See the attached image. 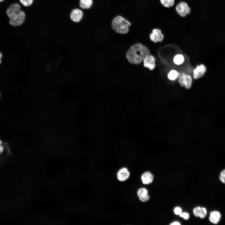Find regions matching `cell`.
<instances>
[{
	"label": "cell",
	"mask_w": 225,
	"mask_h": 225,
	"mask_svg": "<svg viewBox=\"0 0 225 225\" xmlns=\"http://www.w3.org/2000/svg\"><path fill=\"white\" fill-rule=\"evenodd\" d=\"M93 4V0H80L79 6L83 9L90 8Z\"/></svg>",
	"instance_id": "14"
},
{
	"label": "cell",
	"mask_w": 225,
	"mask_h": 225,
	"mask_svg": "<svg viewBox=\"0 0 225 225\" xmlns=\"http://www.w3.org/2000/svg\"><path fill=\"white\" fill-rule=\"evenodd\" d=\"M149 55L150 51L146 46L137 43L129 48L126 54V57L129 62L138 64L140 63Z\"/></svg>",
	"instance_id": "1"
},
{
	"label": "cell",
	"mask_w": 225,
	"mask_h": 225,
	"mask_svg": "<svg viewBox=\"0 0 225 225\" xmlns=\"http://www.w3.org/2000/svg\"><path fill=\"white\" fill-rule=\"evenodd\" d=\"M2 144V142L0 140V154L2 153L4 150V147Z\"/></svg>",
	"instance_id": "26"
},
{
	"label": "cell",
	"mask_w": 225,
	"mask_h": 225,
	"mask_svg": "<svg viewBox=\"0 0 225 225\" xmlns=\"http://www.w3.org/2000/svg\"><path fill=\"white\" fill-rule=\"evenodd\" d=\"M21 3L25 7H28L31 5L33 2V0H19Z\"/></svg>",
	"instance_id": "19"
},
{
	"label": "cell",
	"mask_w": 225,
	"mask_h": 225,
	"mask_svg": "<svg viewBox=\"0 0 225 225\" xmlns=\"http://www.w3.org/2000/svg\"><path fill=\"white\" fill-rule=\"evenodd\" d=\"M25 17L24 12L21 10L17 13L9 18V23L13 26H19L24 22Z\"/></svg>",
	"instance_id": "3"
},
{
	"label": "cell",
	"mask_w": 225,
	"mask_h": 225,
	"mask_svg": "<svg viewBox=\"0 0 225 225\" xmlns=\"http://www.w3.org/2000/svg\"><path fill=\"white\" fill-rule=\"evenodd\" d=\"M131 23L122 16L118 15L112 20L111 26L113 29L116 32L122 34H125L129 31V27Z\"/></svg>",
	"instance_id": "2"
},
{
	"label": "cell",
	"mask_w": 225,
	"mask_h": 225,
	"mask_svg": "<svg viewBox=\"0 0 225 225\" xmlns=\"http://www.w3.org/2000/svg\"><path fill=\"white\" fill-rule=\"evenodd\" d=\"M150 38L154 42H160L163 40L164 35L160 29L154 28L150 34Z\"/></svg>",
	"instance_id": "6"
},
{
	"label": "cell",
	"mask_w": 225,
	"mask_h": 225,
	"mask_svg": "<svg viewBox=\"0 0 225 225\" xmlns=\"http://www.w3.org/2000/svg\"><path fill=\"white\" fill-rule=\"evenodd\" d=\"M207 70L206 68L203 64L198 65L193 70V77L194 79H199L203 77Z\"/></svg>",
	"instance_id": "7"
},
{
	"label": "cell",
	"mask_w": 225,
	"mask_h": 225,
	"mask_svg": "<svg viewBox=\"0 0 225 225\" xmlns=\"http://www.w3.org/2000/svg\"><path fill=\"white\" fill-rule=\"evenodd\" d=\"M219 179L223 183L225 184V169L223 170L220 173Z\"/></svg>",
	"instance_id": "22"
},
{
	"label": "cell",
	"mask_w": 225,
	"mask_h": 225,
	"mask_svg": "<svg viewBox=\"0 0 225 225\" xmlns=\"http://www.w3.org/2000/svg\"><path fill=\"white\" fill-rule=\"evenodd\" d=\"M182 209L179 207H176L174 209V212L177 215H179L182 212Z\"/></svg>",
	"instance_id": "25"
},
{
	"label": "cell",
	"mask_w": 225,
	"mask_h": 225,
	"mask_svg": "<svg viewBox=\"0 0 225 225\" xmlns=\"http://www.w3.org/2000/svg\"><path fill=\"white\" fill-rule=\"evenodd\" d=\"M179 73L175 70H172L169 71L168 74V79L171 81H174L177 78Z\"/></svg>",
	"instance_id": "15"
},
{
	"label": "cell",
	"mask_w": 225,
	"mask_h": 225,
	"mask_svg": "<svg viewBox=\"0 0 225 225\" xmlns=\"http://www.w3.org/2000/svg\"><path fill=\"white\" fill-rule=\"evenodd\" d=\"M2 57V54L1 53V52H0V64H1V58Z\"/></svg>",
	"instance_id": "28"
},
{
	"label": "cell",
	"mask_w": 225,
	"mask_h": 225,
	"mask_svg": "<svg viewBox=\"0 0 225 225\" xmlns=\"http://www.w3.org/2000/svg\"><path fill=\"white\" fill-rule=\"evenodd\" d=\"M184 60V57L181 54L176 55L174 57L173 59L174 63L177 65H180L182 64Z\"/></svg>",
	"instance_id": "16"
},
{
	"label": "cell",
	"mask_w": 225,
	"mask_h": 225,
	"mask_svg": "<svg viewBox=\"0 0 225 225\" xmlns=\"http://www.w3.org/2000/svg\"><path fill=\"white\" fill-rule=\"evenodd\" d=\"M162 4L166 8H170L174 4L175 0H160Z\"/></svg>",
	"instance_id": "17"
},
{
	"label": "cell",
	"mask_w": 225,
	"mask_h": 225,
	"mask_svg": "<svg viewBox=\"0 0 225 225\" xmlns=\"http://www.w3.org/2000/svg\"><path fill=\"white\" fill-rule=\"evenodd\" d=\"M137 195L138 197L148 194V192L147 189L142 188H139L138 191Z\"/></svg>",
	"instance_id": "18"
},
{
	"label": "cell",
	"mask_w": 225,
	"mask_h": 225,
	"mask_svg": "<svg viewBox=\"0 0 225 225\" xmlns=\"http://www.w3.org/2000/svg\"><path fill=\"white\" fill-rule=\"evenodd\" d=\"M143 65L151 70H153L155 67V60L152 55H149L143 60Z\"/></svg>",
	"instance_id": "10"
},
{
	"label": "cell",
	"mask_w": 225,
	"mask_h": 225,
	"mask_svg": "<svg viewBox=\"0 0 225 225\" xmlns=\"http://www.w3.org/2000/svg\"><path fill=\"white\" fill-rule=\"evenodd\" d=\"M178 81L180 85L188 89L191 88L192 79L191 76L184 73H179L178 77Z\"/></svg>",
	"instance_id": "4"
},
{
	"label": "cell",
	"mask_w": 225,
	"mask_h": 225,
	"mask_svg": "<svg viewBox=\"0 0 225 225\" xmlns=\"http://www.w3.org/2000/svg\"><path fill=\"white\" fill-rule=\"evenodd\" d=\"M141 180L144 184H148L152 182L153 180V175L149 172H144L141 175Z\"/></svg>",
	"instance_id": "13"
},
{
	"label": "cell",
	"mask_w": 225,
	"mask_h": 225,
	"mask_svg": "<svg viewBox=\"0 0 225 225\" xmlns=\"http://www.w3.org/2000/svg\"><path fill=\"white\" fill-rule=\"evenodd\" d=\"M201 209V207L199 206L193 209V212L194 215L196 217H199Z\"/></svg>",
	"instance_id": "21"
},
{
	"label": "cell",
	"mask_w": 225,
	"mask_h": 225,
	"mask_svg": "<svg viewBox=\"0 0 225 225\" xmlns=\"http://www.w3.org/2000/svg\"><path fill=\"white\" fill-rule=\"evenodd\" d=\"M83 16L82 11L79 9H73L70 14V18L74 22H78L82 19Z\"/></svg>",
	"instance_id": "11"
},
{
	"label": "cell",
	"mask_w": 225,
	"mask_h": 225,
	"mask_svg": "<svg viewBox=\"0 0 225 225\" xmlns=\"http://www.w3.org/2000/svg\"><path fill=\"white\" fill-rule=\"evenodd\" d=\"M4 0H0V2H2Z\"/></svg>",
	"instance_id": "29"
},
{
	"label": "cell",
	"mask_w": 225,
	"mask_h": 225,
	"mask_svg": "<svg viewBox=\"0 0 225 225\" xmlns=\"http://www.w3.org/2000/svg\"><path fill=\"white\" fill-rule=\"evenodd\" d=\"M171 225H180L181 223L180 222L178 221H174L170 224Z\"/></svg>",
	"instance_id": "27"
},
{
	"label": "cell",
	"mask_w": 225,
	"mask_h": 225,
	"mask_svg": "<svg viewBox=\"0 0 225 225\" xmlns=\"http://www.w3.org/2000/svg\"><path fill=\"white\" fill-rule=\"evenodd\" d=\"M221 218L220 213L217 211H213L210 212L209 220L213 224H217L220 221Z\"/></svg>",
	"instance_id": "12"
},
{
	"label": "cell",
	"mask_w": 225,
	"mask_h": 225,
	"mask_svg": "<svg viewBox=\"0 0 225 225\" xmlns=\"http://www.w3.org/2000/svg\"><path fill=\"white\" fill-rule=\"evenodd\" d=\"M180 217L183 218L185 220H188L189 218V215L188 212H181L179 215Z\"/></svg>",
	"instance_id": "24"
},
{
	"label": "cell",
	"mask_w": 225,
	"mask_h": 225,
	"mask_svg": "<svg viewBox=\"0 0 225 225\" xmlns=\"http://www.w3.org/2000/svg\"><path fill=\"white\" fill-rule=\"evenodd\" d=\"M176 10L177 13L182 17H185L190 14L191 9L188 4L184 2H181L176 7Z\"/></svg>",
	"instance_id": "5"
},
{
	"label": "cell",
	"mask_w": 225,
	"mask_h": 225,
	"mask_svg": "<svg viewBox=\"0 0 225 225\" xmlns=\"http://www.w3.org/2000/svg\"><path fill=\"white\" fill-rule=\"evenodd\" d=\"M117 176V179L119 181L124 182L129 178L130 173L127 168H122L118 171Z\"/></svg>",
	"instance_id": "8"
},
{
	"label": "cell",
	"mask_w": 225,
	"mask_h": 225,
	"mask_svg": "<svg viewBox=\"0 0 225 225\" xmlns=\"http://www.w3.org/2000/svg\"><path fill=\"white\" fill-rule=\"evenodd\" d=\"M139 199L142 202H146L148 201L150 197L148 194L138 197Z\"/></svg>",
	"instance_id": "23"
},
{
	"label": "cell",
	"mask_w": 225,
	"mask_h": 225,
	"mask_svg": "<svg viewBox=\"0 0 225 225\" xmlns=\"http://www.w3.org/2000/svg\"><path fill=\"white\" fill-rule=\"evenodd\" d=\"M207 214V211L206 208L204 207H201L199 217L201 218H203L206 216Z\"/></svg>",
	"instance_id": "20"
},
{
	"label": "cell",
	"mask_w": 225,
	"mask_h": 225,
	"mask_svg": "<svg viewBox=\"0 0 225 225\" xmlns=\"http://www.w3.org/2000/svg\"></svg>",
	"instance_id": "30"
},
{
	"label": "cell",
	"mask_w": 225,
	"mask_h": 225,
	"mask_svg": "<svg viewBox=\"0 0 225 225\" xmlns=\"http://www.w3.org/2000/svg\"><path fill=\"white\" fill-rule=\"evenodd\" d=\"M21 7L18 3L12 4L7 9L6 13L8 17L10 18L18 12L20 10Z\"/></svg>",
	"instance_id": "9"
}]
</instances>
